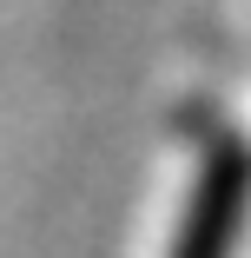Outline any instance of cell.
I'll return each mask as SVG.
<instances>
[{
  "label": "cell",
  "mask_w": 251,
  "mask_h": 258,
  "mask_svg": "<svg viewBox=\"0 0 251 258\" xmlns=\"http://www.w3.org/2000/svg\"><path fill=\"white\" fill-rule=\"evenodd\" d=\"M244 212H251V146L218 139L205 152V172H198L192 199H185V225L172 238V258H231Z\"/></svg>",
  "instance_id": "1"
}]
</instances>
